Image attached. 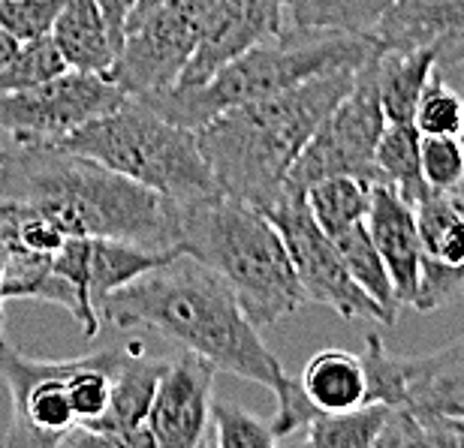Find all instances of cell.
Segmentation results:
<instances>
[{"label":"cell","instance_id":"obj_36","mask_svg":"<svg viewBox=\"0 0 464 448\" xmlns=\"http://www.w3.org/2000/svg\"><path fill=\"white\" fill-rule=\"evenodd\" d=\"M154 4H160V0H136V13H133V22H136L139 15H145L148 9H151ZM133 22H130V24H133ZM127 31H130V27H127Z\"/></svg>","mask_w":464,"mask_h":448},{"label":"cell","instance_id":"obj_24","mask_svg":"<svg viewBox=\"0 0 464 448\" xmlns=\"http://www.w3.org/2000/svg\"><path fill=\"white\" fill-rule=\"evenodd\" d=\"M420 129L413 124H386L374 148V166L383 184L395 186L407 202L416 205L429 195V184L420 166Z\"/></svg>","mask_w":464,"mask_h":448},{"label":"cell","instance_id":"obj_5","mask_svg":"<svg viewBox=\"0 0 464 448\" xmlns=\"http://www.w3.org/2000/svg\"><path fill=\"white\" fill-rule=\"evenodd\" d=\"M374 52L377 43L371 36L284 27L272 40L259 43L224 63L202 85H172L166 91L145 93L139 100L175 124L199 129L220 111L236 109L241 102L275 97V93L302 85V81L323 76L329 70H356Z\"/></svg>","mask_w":464,"mask_h":448},{"label":"cell","instance_id":"obj_29","mask_svg":"<svg viewBox=\"0 0 464 448\" xmlns=\"http://www.w3.org/2000/svg\"><path fill=\"white\" fill-rule=\"evenodd\" d=\"M211 427H215L218 448H272L277 445V436L272 431L268 418H259L247 413L245 406L232 400H211Z\"/></svg>","mask_w":464,"mask_h":448},{"label":"cell","instance_id":"obj_3","mask_svg":"<svg viewBox=\"0 0 464 448\" xmlns=\"http://www.w3.org/2000/svg\"><path fill=\"white\" fill-rule=\"evenodd\" d=\"M356 70H329L275 97L241 102L202 124L197 138L218 193L266 211L281 195L295 157L317 124L353 88Z\"/></svg>","mask_w":464,"mask_h":448},{"label":"cell","instance_id":"obj_37","mask_svg":"<svg viewBox=\"0 0 464 448\" xmlns=\"http://www.w3.org/2000/svg\"><path fill=\"white\" fill-rule=\"evenodd\" d=\"M15 142H13V138H9L6 133H4V129H0V160H4V154L9 151V148H13Z\"/></svg>","mask_w":464,"mask_h":448},{"label":"cell","instance_id":"obj_14","mask_svg":"<svg viewBox=\"0 0 464 448\" xmlns=\"http://www.w3.org/2000/svg\"><path fill=\"white\" fill-rule=\"evenodd\" d=\"M215 373V364L193 352L166 361L148 413L154 448H199L206 443Z\"/></svg>","mask_w":464,"mask_h":448},{"label":"cell","instance_id":"obj_26","mask_svg":"<svg viewBox=\"0 0 464 448\" xmlns=\"http://www.w3.org/2000/svg\"><path fill=\"white\" fill-rule=\"evenodd\" d=\"M389 409L386 404H362L341 413H314L304 424V443L314 448H374Z\"/></svg>","mask_w":464,"mask_h":448},{"label":"cell","instance_id":"obj_2","mask_svg":"<svg viewBox=\"0 0 464 448\" xmlns=\"http://www.w3.org/2000/svg\"><path fill=\"white\" fill-rule=\"evenodd\" d=\"M0 202L31 205L63 235L179 250V205L52 142L9 148L0 160Z\"/></svg>","mask_w":464,"mask_h":448},{"label":"cell","instance_id":"obj_31","mask_svg":"<svg viewBox=\"0 0 464 448\" xmlns=\"http://www.w3.org/2000/svg\"><path fill=\"white\" fill-rule=\"evenodd\" d=\"M420 166L429 190H459L464 181V151L456 136H422Z\"/></svg>","mask_w":464,"mask_h":448},{"label":"cell","instance_id":"obj_33","mask_svg":"<svg viewBox=\"0 0 464 448\" xmlns=\"http://www.w3.org/2000/svg\"><path fill=\"white\" fill-rule=\"evenodd\" d=\"M94 4L100 9V15H103L109 40H112L115 52H121L124 36H127V27H130V22H133V13H136V0H94Z\"/></svg>","mask_w":464,"mask_h":448},{"label":"cell","instance_id":"obj_32","mask_svg":"<svg viewBox=\"0 0 464 448\" xmlns=\"http://www.w3.org/2000/svg\"><path fill=\"white\" fill-rule=\"evenodd\" d=\"M61 0H0V27L18 43L52 33Z\"/></svg>","mask_w":464,"mask_h":448},{"label":"cell","instance_id":"obj_4","mask_svg":"<svg viewBox=\"0 0 464 448\" xmlns=\"http://www.w3.org/2000/svg\"><path fill=\"white\" fill-rule=\"evenodd\" d=\"M175 247L215 271L259 331L308 304L275 223L224 193L179 205Z\"/></svg>","mask_w":464,"mask_h":448},{"label":"cell","instance_id":"obj_35","mask_svg":"<svg viewBox=\"0 0 464 448\" xmlns=\"http://www.w3.org/2000/svg\"><path fill=\"white\" fill-rule=\"evenodd\" d=\"M6 298H4V253H0V343H6Z\"/></svg>","mask_w":464,"mask_h":448},{"label":"cell","instance_id":"obj_15","mask_svg":"<svg viewBox=\"0 0 464 448\" xmlns=\"http://www.w3.org/2000/svg\"><path fill=\"white\" fill-rule=\"evenodd\" d=\"M284 31V0H211L199 45L175 85H202L241 52Z\"/></svg>","mask_w":464,"mask_h":448},{"label":"cell","instance_id":"obj_20","mask_svg":"<svg viewBox=\"0 0 464 448\" xmlns=\"http://www.w3.org/2000/svg\"><path fill=\"white\" fill-rule=\"evenodd\" d=\"M49 36L70 70L97 72V76L112 72L118 52L94 0H61Z\"/></svg>","mask_w":464,"mask_h":448},{"label":"cell","instance_id":"obj_27","mask_svg":"<svg viewBox=\"0 0 464 448\" xmlns=\"http://www.w3.org/2000/svg\"><path fill=\"white\" fill-rule=\"evenodd\" d=\"M335 241L341 259H344V265L350 271V277L356 280V283L365 289V292L374 298V301L383 307V313L392 319H398V298H395V289H392V280L386 274V265L383 259H380L374 241L368 235V226L365 220L362 223H353V226L335 232V235H329Z\"/></svg>","mask_w":464,"mask_h":448},{"label":"cell","instance_id":"obj_13","mask_svg":"<svg viewBox=\"0 0 464 448\" xmlns=\"http://www.w3.org/2000/svg\"><path fill=\"white\" fill-rule=\"evenodd\" d=\"M413 214L422 244L413 310L431 313L464 292V195L459 190H431L413 205Z\"/></svg>","mask_w":464,"mask_h":448},{"label":"cell","instance_id":"obj_10","mask_svg":"<svg viewBox=\"0 0 464 448\" xmlns=\"http://www.w3.org/2000/svg\"><path fill=\"white\" fill-rule=\"evenodd\" d=\"M127 100L112 76L63 70L34 88L0 93V129L18 145L58 142Z\"/></svg>","mask_w":464,"mask_h":448},{"label":"cell","instance_id":"obj_18","mask_svg":"<svg viewBox=\"0 0 464 448\" xmlns=\"http://www.w3.org/2000/svg\"><path fill=\"white\" fill-rule=\"evenodd\" d=\"M365 226L380 259H383L389 280H392L398 307L401 310L404 307H413L416 292H420V271H422V244H420V229H416L413 205L395 186L374 184Z\"/></svg>","mask_w":464,"mask_h":448},{"label":"cell","instance_id":"obj_1","mask_svg":"<svg viewBox=\"0 0 464 448\" xmlns=\"http://www.w3.org/2000/svg\"><path fill=\"white\" fill-rule=\"evenodd\" d=\"M100 319L115 329H151L218 370L275 391V397L293 382L232 289L181 250L109 292Z\"/></svg>","mask_w":464,"mask_h":448},{"label":"cell","instance_id":"obj_21","mask_svg":"<svg viewBox=\"0 0 464 448\" xmlns=\"http://www.w3.org/2000/svg\"><path fill=\"white\" fill-rule=\"evenodd\" d=\"M438 67V54L431 49H377L374 54V85L386 124H413V111L420 102L425 81Z\"/></svg>","mask_w":464,"mask_h":448},{"label":"cell","instance_id":"obj_6","mask_svg":"<svg viewBox=\"0 0 464 448\" xmlns=\"http://www.w3.org/2000/svg\"><path fill=\"white\" fill-rule=\"evenodd\" d=\"M52 145L91 157L175 205L218 193L197 129L157 115L139 97H127L118 109L88 120Z\"/></svg>","mask_w":464,"mask_h":448},{"label":"cell","instance_id":"obj_9","mask_svg":"<svg viewBox=\"0 0 464 448\" xmlns=\"http://www.w3.org/2000/svg\"><path fill=\"white\" fill-rule=\"evenodd\" d=\"M211 0H160L139 15L124 36L112 76L127 97L172 88L193 58Z\"/></svg>","mask_w":464,"mask_h":448},{"label":"cell","instance_id":"obj_23","mask_svg":"<svg viewBox=\"0 0 464 448\" xmlns=\"http://www.w3.org/2000/svg\"><path fill=\"white\" fill-rule=\"evenodd\" d=\"M395 0H290L284 4V27L371 36Z\"/></svg>","mask_w":464,"mask_h":448},{"label":"cell","instance_id":"obj_25","mask_svg":"<svg viewBox=\"0 0 464 448\" xmlns=\"http://www.w3.org/2000/svg\"><path fill=\"white\" fill-rule=\"evenodd\" d=\"M371 193H374V181L356 178V175H332V178L314 181L304 190V199L320 229L326 235H335L368 217Z\"/></svg>","mask_w":464,"mask_h":448},{"label":"cell","instance_id":"obj_11","mask_svg":"<svg viewBox=\"0 0 464 448\" xmlns=\"http://www.w3.org/2000/svg\"><path fill=\"white\" fill-rule=\"evenodd\" d=\"M70 361L31 358L22 349L0 343V377L9 388L13 418L4 436L6 448H54L76 431L67 377Z\"/></svg>","mask_w":464,"mask_h":448},{"label":"cell","instance_id":"obj_7","mask_svg":"<svg viewBox=\"0 0 464 448\" xmlns=\"http://www.w3.org/2000/svg\"><path fill=\"white\" fill-rule=\"evenodd\" d=\"M374 54L356 70L353 88L311 133L308 145L302 148L286 175L284 190L304 193L314 181L332 178V175H356V178L383 184L374 166V148L386 127L374 85Z\"/></svg>","mask_w":464,"mask_h":448},{"label":"cell","instance_id":"obj_22","mask_svg":"<svg viewBox=\"0 0 464 448\" xmlns=\"http://www.w3.org/2000/svg\"><path fill=\"white\" fill-rule=\"evenodd\" d=\"M317 413H341L368 404V379L362 356L347 349H323L295 379Z\"/></svg>","mask_w":464,"mask_h":448},{"label":"cell","instance_id":"obj_8","mask_svg":"<svg viewBox=\"0 0 464 448\" xmlns=\"http://www.w3.org/2000/svg\"><path fill=\"white\" fill-rule=\"evenodd\" d=\"M263 214L281 232L304 301L329 307V310H335L344 319H368L377 325H392V319L383 313V307L350 277L335 241L314 220L304 193L281 190V195Z\"/></svg>","mask_w":464,"mask_h":448},{"label":"cell","instance_id":"obj_17","mask_svg":"<svg viewBox=\"0 0 464 448\" xmlns=\"http://www.w3.org/2000/svg\"><path fill=\"white\" fill-rule=\"evenodd\" d=\"M371 40L377 49H431L440 63H464V0H395Z\"/></svg>","mask_w":464,"mask_h":448},{"label":"cell","instance_id":"obj_30","mask_svg":"<svg viewBox=\"0 0 464 448\" xmlns=\"http://www.w3.org/2000/svg\"><path fill=\"white\" fill-rule=\"evenodd\" d=\"M461 109L464 100L434 70L420 93V102H416L413 127L420 129V136H456L461 124Z\"/></svg>","mask_w":464,"mask_h":448},{"label":"cell","instance_id":"obj_39","mask_svg":"<svg viewBox=\"0 0 464 448\" xmlns=\"http://www.w3.org/2000/svg\"><path fill=\"white\" fill-rule=\"evenodd\" d=\"M284 4H290V0H284Z\"/></svg>","mask_w":464,"mask_h":448},{"label":"cell","instance_id":"obj_28","mask_svg":"<svg viewBox=\"0 0 464 448\" xmlns=\"http://www.w3.org/2000/svg\"><path fill=\"white\" fill-rule=\"evenodd\" d=\"M63 70H67V63H63L58 45L52 43V36L22 43L13 58L0 67V93L34 88L45 79L58 76Z\"/></svg>","mask_w":464,"mask_h":448},{"label":"cell","instance_id":"obj_12","mask_svg":"<svg viewBox=\"0 0 464 448\" xmlns=\"http://www.w3.org/2000/svg\"><path fill=\"white\" fill-rule=\"evenodd\" d=\"M169 358L148 356L142 343H127L121 358L106 413L85 427H76L63 445H97V448H154L148 431V413L157 379Z\"/></svg>","mask_w":464,"mask_h":448},{"label":"cell","instance_id":"obj_16","mask_svg":"<svg viewBox=\"0 0 464 448\" xmlns=\"http://www.w3.org/2000/svg\"><path fill=\"white\" fill-rule=\"evenodd\" d=\"M63 232L24 202H0V253H4V298H31L63 244Z\"/></svg>","mask_w":464,"mask_h":448},{"label":"cell","instance_id":"obj_19","mask_svg":"<svg viewBox=\"0 0 464 448\" xmlns=\"http://www.w3.org/2000/svg\"><path fill=\"white\" fill-rule=\"evenodd\" d=\"M404 409L420 415L464 418V338L425 356H398Z\"/></svg>","mask_w":464,"mask_h":448},{"label":"cell","instance_id":"obj_34","mask_svg":"<svg viewBox=\"0 0 464 448\" xmlns=\"http://www.w3.org/2000/svg\"><path fill=\"white\" fill-rule=\"evenodd\" d=\"M18 45H22V43H18L15 36H9L4 27H0V67H4V63L18 52Z\"/></svg>","mask_w":464,"mask_h":448},{"label":"cell","instance_id":"obj_38","mask_svg":"<svg viewBox=\"0 0 464 448\" xmlns=\"http://www.w3.org/2000/svg\"><path fill=\"white\" fill-rule=\"evenodd\" d=\"M456 138H459V145H461V151H464V109H461V124H459V133H456Z\"/></svg>","mask_w":464,"mask_h":448}]
</instances>
